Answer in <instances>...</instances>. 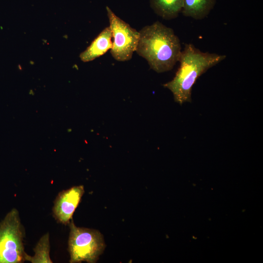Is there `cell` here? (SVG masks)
Wrapping results in <instances>:
<instances>
[{"label":"cell","mask_w":263,"mask_h":263,"mask_svg":"<svg viewBox=\"0 0 263 263\" xmlns=\"http://www.w3.org/2000/svg\"><path fill=\"white\" fill-rule=\"evenodd\" d=\"M139 32L137 54L158 73L172 70L182 51L180 39L173 30L156 21L144 26Z\"/></svg>","instance_id":"1"},{"label":"cell","mask_w":263,"mask_h":263,"mask_svg":"<svg viewBox=\"0 0 263 263\" xmlns=\"http://www.w3.org/2000/svg\"><path fill=\"white\" fill-rule=\"evenodd\" d=\"M226 56L202 52L192 43H186L178 61L180 66L173 78L163 84L173 94L174 100L182 105L191 102V92L198 78Z\"/></svg>","instance_id":"2"},{"label":"cell","mask_w":263,"mask_h":263,"mask_svg":"<svg viewBox=\"0 0 263 263\" xmlns=\"http://www.w3.org/2000/svg\"><path fill=\"white\" fill-rule=\"evenodd\" d=\"M69 225L70 229L68 239L69 262L96 263L106 247L102 234L96 229L76 226L73 219Z\"/></svg>","instance_id":"3"},{"label":"cell","mask_w":263,"mask_h":263,"mask_svg":"<svg viewBox=\"0 0 263 263\" xmlns=\"http://www.w3.org/2000/svg\"><path fill=\"white\" fill-rule=\"evenodd\" d=\"M25 230L18 210L13 208L0 222V263H21L25 260Z\"/></svg>","instance_id":"4"},{"label":"cell","mask_w":263,"mask_h":263,"mask_svg":"<svg viewBox=\"0 0 263 263\" xmlns=\"http://www.w3.org/2000/svg\"><path fill=\"white\" fill-rule=\"evenodd\" d=\"M106 9L113 38L111 54L117 61H128L136 51L139 32L116 16L109 6Z\"/></svg>","instance_id":"5"},{"label":"cell","mask_w":263,"mask_h":263,"mask_svg":"<svg viewBox=\"0 0 263 263\" xmlns=\"http://www.w3.org/2000/svg\"><path fill=\"white\" fill-rule=\"evenodd\" d=\"M84 193L82 185L74 186L58 193L52 209L53 217L57 222L69 225Z\"/></svg>","instance_id":"6"},{"label":"cell","mask_w":263,"mask_h":263,"mask_svg":"<svg viewBox=\"0 0 263 263\" xmlns=\"http://www.w3.org/2000/svg\"><path fill=\"white\" fill-rule=\"evenodd\" d=\"M112 34L110 27L105 28L79 56L81 61L89 62L103 55L112 47Z\"/></svg>","instance_id":"7"},{"label":"cell","mask_w":263,"mask_h":263,"mask_svg":"<svg viewBox=\"0 0 263 263\" xmlns=\"http://www.w3.org/2000/svg\"><path fill=\"white\" fill-rule=\"evenodd\" d=\"M216 0H184L181 13L186 17L201 20L207 17Z\"/></svg>","instance_id":"8"},{"label":"cell","mask_w":263,"mask_h":263,"mask_svg":"<svg viewBox=\"0 0 263 263\" xmlns=\"http://www.w3.org/2000/svg\"><path fill=\"white\" fill-rule=\"evenodd\" d=\"M184 0H150L153 11L162 19L170 20L177 18L181 13Z\"/></svg>","instance_id":"9"},{"label":"cell","mask_w":263,"mask_h":263,"mask_svg":"<svg viewBox=\"0 0 263 263\" xmlns=\"http://www.w3.org/2000/svg\"><path fill=\"white\" fill-rule=\"evenodd\" d=\"M49 234L43 235L33 249L35 255L31 256L27 253L25 260L32 263H52L50 256Z\"/></svg>","instance_id":"10"}]
</instances>
